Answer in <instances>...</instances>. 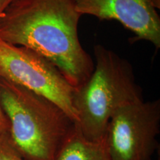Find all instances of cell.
Instances as JSON below:
<instances>
[{
  "mask_svg": "<svg viewBox=\"0 0 160 160\" xmlns=\"http://www.w3.org/2000/svg\"><path fill=\"white\" fill-rule=\"evenodd\" d=\"M81 17L73 0H15L0 19V39L46 58L77 88L94 70L78 36Z\"/></svg>",
  "mask_w": 160,
  "mask_h": 160,
  "instance_id": "1",
  "label": "cell"
},
{
  "mask_svg": "<svg viewBox=\"0 0 160 160\" xmlns=\"http://www.w3.org/2000/svg\"><path fill=\"white\" fill-rule=\"evenodd\" d=\"M0 101L11 142L22 158L56 160L76 122L53 102L2 78Z\"/></svg>",
  "mask_w": 160,
  "mask_h": 160,
  "instance_id": "2",
  "label": "cell"
},
{
  "mask_svg": "<svg viewBox=\"0 0 160 160\" xmlns=\"http://www.w3.org/2000/svg\"><path fill=\"white\" fill-rule=\"evenodd\" d=\"M93 51L94 70L75 88L73 106L83 137L97 142L105 138L110 119L119 108L143 97L128 60L102 45H96Z\"/></svg>",
  "mask_w": 160,
  "mask_h": 160,
  "instance_id": "3",
  "label": "cell"
},
{
  "mask_svg": "<svg viewBox=\"0 0 160 160\" xmlns=\"http://www.w3.org/2000/svg\"><path fill=\"white\" fill-rule=\"evenodd\" d=\"M0 78L49 99L77 122L75 88L53 63L37 52L0 39Z\"/></svg>",
  "mask_w": 160,
  "mask_h": 160,
  "instance_id": "4",
  "label": "cell"
},
{
  "mask_svg": "<svg viewBox=\"0 0 160 160\" xmlns=\"http://www.w3.org/2000/svg\"><path fill=\"white\" fill-rule=\"evenodd\" d=\"M159 131V100L141 99L119 108L105 135L111 160H152Z\"/></svg>",
  "mask_w": 160,
  "mask_h": 160,
  "instance_id": "5",
  "label": "cell"
},
{
  "mask_svg": "<svg viewBox=\"0 0 160 160\" xmlns=\"http://www.w3.org/2000/svg\"><path fill=\"white\" fill-rule=\"evenodd\" d=\"M77 11L100 20L115 19L135 33L134 39L160 47V0H73Z\"/></svg>",
  "mask_w": 160,
  "mask_h": 160,
  "instance_id": "6",
  "label": "cell"
},
{
  "mask_svg": "<svg viewBox=\"0 0 160 160\" xmlns=\"http://www.w3.org/2000/svg\"><path fill=\"white\" fill-rule=\"evenodd\" d=\"M56 160H111V158L105 138L97 142L88 140L75 122Z\"/></svg>",
  "mask_w": 160,
  "mask_h": 160,
  "instance_id": "7",
  "label": "cell"
},
{
  "mask_svg": "<svg viewBox=\"0 0 160 160\" xmlns=\"http://www.w3.org/2000/svg\"><path fill=\"white\" fill-rule=\"evenodd\" d=\"M0 160H24L13 147L8 132L0 133Z\"/></svg>",
  "mask_w": 160,
  "mask_h": 160,
  "instance_id": "8",
  "label": "cell"
},
{
  "mask_svg": "<svg viewBox=\"0 0 160 160\" xmlns=\"http://www.w3.org/2000/svg\"><path fill=\"white\" fill-rule=\"evenodd\" d=\"M9 128V121L2 108L1 101H0V133H4V132H8Z\"/></svg>",
  "mask_w": 160,
  "mask_h": 160,
  "instance_id": "9",
  "label": "cell"
},
{
  "mask_svg": "<svg viewBox=\"0 0 160 160\" xmlns=\"http://www.w3.org/2000/svg\"><path fill=\"white\" fill-rule=\"evenodd\" d=\"M15 0H0V19L2 17L3 13H5L6 9Z\"/></svg>",
  "mask_w": 160,
  "mask_h": 160,
  "instance_id": "10",
  "label": "cell"
},
{
  "mask_svg": "<svg viewBox=\"0 0 160 160\" xmlns=\"http://www.w3.org/2000/svg\"><path fill=\"white\" fill-rule=\"evenodd\" d=\"M158 160H160V158L159 157V159H158Z\"/></svg>",
  "mask_w": 160,
  "mask_h": 160,
  "instance_id": "11",
  "label": "cell"
}]
</instances>
